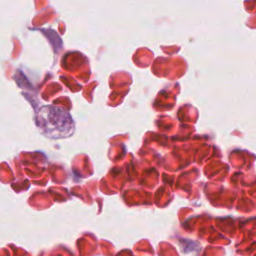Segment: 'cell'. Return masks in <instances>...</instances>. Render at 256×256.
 Wrapping results in <instances>:
<instances>
[{
  "instance_id": "cell-1",
  "label": "cell",
  "mask_w": 256,
  "mask_h": 256,
  "mask_svg": "<svg viewBox=\"0 0 256 256\" xmlns=\"http://www.w3.org/2000/svg\"><path fill=\"white\" fill-rule=\"evenodd\" d=\"M35 123L44 136L54 140L70 137L75 129L68 110L58 105L42 106L35 116Z\"/></svg>"
}]
</instances>
